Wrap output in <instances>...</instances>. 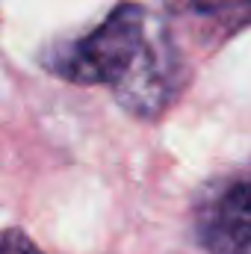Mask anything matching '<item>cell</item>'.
Instances as JSON below:
<instances>
[{
    "label": "cell",
    "instance_id": "cell-1",
    "mask_svg": "<svg viewBox=\"0 0 251 254\" xmlns=\"http://www.w3.org/2000/svg\"><path fill=\"white\" fill-rule=\"evenodd\" d=\"M42 65L77 86H110L133 119H160L184 86L181 54L160 18L119 3L92 33L45 51Z\"/></svg>",
    "mask_w": 251,
    "mask_h": 254
},
{
    "label": "cell",
    "instance_id": "cell-2",
    "mask_svg": "<svg viewBox=\"0 0 251 254\" xmlns=\"http://www.w3.org/2000/svg\"><path fill=\"white\" fill-rule=\"evenodd\" d=\"M169 254H251V163L192 195L187 228Z\"/></svg>",
    "mask_w": 251,
    "mask_h": 254
},
{
    "label": "cell",
    "instance_id": "cell-3",
    "mask_svg": "<svg viewBox=\"0 0 251 254\" xmlns=\"http://www.w3.org/2000/svg\"><path fill=\"white\" fill-rule=\"evenodd\" d=\"M175 12L207 18L225 27H240L251 21V0H166Z\"/></svg>",
    "mask_w": 251,
    "mask_h": 254
},
{
    "label": "cell",
    "instance_id": "cell-4",
    "mask_svg": "<svg viewBox=\"0 0 251 254\" xmlns=\"http://www.w3.org/2000/svg\"><path fill=\"white\" fill-rule=\"evenodd\" d=\"M0 254H45V252L21 228H6V231H0Z\"/></svg>",
    "mask_w": 251,
    "mask_h": 254
}]
</instances>
